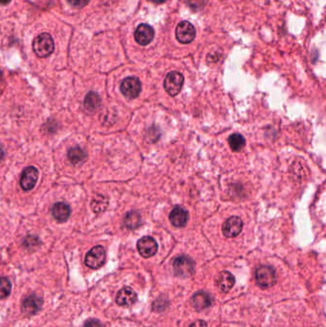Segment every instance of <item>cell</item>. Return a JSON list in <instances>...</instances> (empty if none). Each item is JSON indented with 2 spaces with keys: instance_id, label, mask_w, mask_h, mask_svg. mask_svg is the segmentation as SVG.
<instances>
[{
  "instance_id": "6",
  "label": "cell",
  "mask_w": 326,
  "mask_h": 327,
  "mask_svg": "<svg viewBox=\"0 0 326 327\" xmlns=\"http://www.w3.org/2000/svg\"><path fill=\"white\" fill-rule=\"evenodd\" d=\"M175 34L179 43L189 44L194 40L196 36V30L189 21H182L177 25Z\"/></svg>"
},
{
  "instance_id": "2",
  "label": "cell",
  "mask_w": 326,
  "mask_h": 327,
  "mask_svg": "<svg viewBox=\"0 0 326 327\" xmlns=\"http://www.w3.org/2000/svg\"><path fill=\"white\" fill-rule=\"evenodd\" d=\"M256 280L262 288H270L276 281L275 269L271 266L258 267L256 272Z\"/></svg>"
},
{
  "instance_id": "30",
  "label": "cell",
  "mask_w": 326,
  "mask_h": 327,
  "mask_svg": "<svg viewBox=\"0 0 326 327\" xmlns=\"http://www.w3.org/2000/svg\"><path fill=\"white\" fill-rule=\"evenodd\" d=\"M152 2H154L156 4H160V3H163L166 0H151Z\"/></svg>"
},
{
  "instance_id": "12",
  "label": "cell",
  "mask_w": 326,
  "mask_h": 327,
  "mask_svg": "<svg viewBox=\"0 0 326 327\" xmlns=\"http://www.w3.org/2000/svg\"><path fill=\"white\" fill-rule=\"evenodd\" d=\"M43 299L36 295H29L22 301V311L27 315H34L42 309Z\"/></svg>"
},
{
  "instance_id": "13",
  "label": "cell",
  "mask_w": 326,
  "mask_h": 327,
  "mask_svg": "<svg viewBox=\"0 0 326 327\" xmlns=\"http://www.w3.org/2000/svg\"><path fill=\"white\" fill-rule=\"evenodd\" d=\"M137 301V294L130 287H124L116 296V302L120 306H130Z\"/></svg>"
},
{
  "instance_id": "10",
  "label": "cell",
  "mask_w": 326,
  "mask_h": 327,
  "mask_svg": "<svg viewBox=\"0 0 326 327\" xmlns=\"http://www.w3.org/2000/svg\"><path fill=\"white\" fill-rule=\"evenodd\" d=\"M154 34V30L151 26L147 24H140L135 30L134 37L138 44L142 46H146L153 40Z\"/></svg>"
},
{
  "instance_id": "31",
  "label": "cell",
  "mask_w": 326,
  "mask_h": 327,
  "mask_svg": "<svg viewBox=\"0 0 326 327\" xmlns=\"http://www.w3.org/2000/svg\"><path fill=\"white\" fill-rule=\"evenodd\" d=\"M1 79H2V72L0 71V81H1Z\"/></svg>"
},
{
  "instance_id": "15",
  "label": "cell",
  "mask_w": 326,
  "mask_h": 327,
  "mask_svg": "<svg viewBox=\"0 0 326 327\" xmlns=\"http://www.w3.org/2000/svg\"><path fill=\"white\" fill-rule=\"evenodd\" d=\"M235 279L234 276L227 271H223L221 272L217 278H216V285L219 288V290H221L222 292L227 293L229 292L232 288V286L234 285Z\"/></svg>"
},
{
  "instance_id": "17",
  "label": "cell",
  "mask_w": 326,
  "mask_h": 327,
  "mask_svg": "<svg viewBox=\"0 0 326 327\" xmlns=\"http://www.w3.org/2000/svg\"><path fill=\"white\" fill-rule=\"evenodd\" d=\"M192 304L196 310L206 309L212 304V297L205 292H198L192 297Z\"/></svg>"
},
{
  "instance_id": "28",
  "label": "cell",
  "mask_w": 326,
  "mask_h": 327,
  "mask_svg": "<svg viewBox=\"0 0 326 327\" xmlns=\"http://www.w3.org/2000/svg\"><path fill=\"white\" fill-rule=\"evenodd\" d=\"M10 1H11V0H0V3H1V4H3V5H6V4L10 3Z\"/></svg>"
},
{
  "instance_id": "14",
  "label": "cell",
  "mask_w": 326,
  "mask_h": 327,
  "mask_svg": "<svg viewBox=\"0 0 326 327\" xmlns=\"http://www.w3.org/2000/svg\"><path fill=\"white\" fill-rule=\"evenodd\" d=\"M189 219L188 212L182 207H175L170 215V220L175 227H184Z\"/></svg>"
},
{
  "instance_id": "22",
  "label": "cell",
  "mask_w": 326,
  "mask_h": 327,
  "mask_svg": "<svg viewBox=\"0 0 326 327\" xmlns=\"http://www.w3.org/2000/svg\"><path fill=\"white\" fill-rule=\"evenodd\" d=\"M12 284L7 277H0V299H5L11 294Z\"/></svg>"
},
{
  "instance_id": "18",
  "label": "cell",
  "mask_w": 326,
  "mask_h": 327,
  "mask_svg": "<svg viewBox=\"0 0 326 327\" xmlns=\"http://www.w3.org/2000/svg\"><path fill=\"white\" fill-rule=\"evenodd\" d=\"M101 106V98L95 92H89L85 99V107L88 111H95Z\"/></svg>"
},
{
  "instance_id": "21",
  "label": "cell",
  "mask_w": 326,
  "mask_h": 327,
  "mask_svg": "<svg viewBox=\"0 0 326 327\" xmlns=\"http://www.w3.org/2000/svg\"><path fill=\"white\" fill-rule=\"evenodd\" d=\"M141 224V215L137 212H129L125 217V225L127 228L133 230Z\"/></svg>"
},
{
  "instance_id": "19",
  "label": "cell",
  "mask_w": 326,
  "mask_h": 327,
  "mask_svg": "<svg viewBox=\"0 0 326 327\" xmlns=\"http://www.w3.org/2000/svg\"><path fill=\"white\" fill-rule=\"evenodd\" d=\"M86 152L78 146L70 148L68 151L69 160L73 165L83 163L86 160Z\"/></svg>"
},
{
  "instance_id": "9",
  "label": "cell",
  "mask_w": 326,
  "mask_h": 327,
  "mask_svg": "<svg viewBox=\"0 0 326 327\" xmlns=\"http://www.w3.org/2000/svg\"><path fill=\"white\" fill-rule=\"evenodd\" d=\"M243 228V222L240 217L232 216L224 222L222 226V232L224 235L228 238H232L237 236Z\"/></svg>"
},
{
  "instance_id": "8",
  "label": "cell",
  "mask_w": 326,
  "mask_h": 327,
  "mask_svg": "<svg viewBox=\"0 0 326 327\" xmlns=\"http://www.w3.org/2000/svg\"><path fill=\"white\" fill-rule=\"evenodd\" d=\"M137 249L143 258L153 257L158 251V244L154 238L150 236H144L138 241Z\"/></svg>"
},
{
  "instance_id": "5",
  "label": "cell",
  "mask_w": 326,
  "mask_h": 327,
  "mask_svg": "<svg viewBox=\"0 0 326 327\" xmlns=\"http://www.w3.org/2000/svg\"><path fill=\"white\" fill-rule=\"evenodd\" d=\"M173 270L179 276H189L194 272V261L186 256H181L175 258L173 261Z\"/></svg>"
},
{
  "instance_id": "26",
  "label": "cell",
  "mask_w": 326,
  "mask_h": 327,
  "mask_svg": "<svg viewBox=\"0 0 326 327\" xmlns=\"http://www.w3.org/2000/svg\"><path fill=\"white\" fill-rule=\"evenodd\" d=\"M84 327H103V324L98 319H88Z\"/></svg>"
},
{
  "instance_id": "24",
  "label": "cell",
  "mask_w": 326,
  "mask_h": 327,
  "mask_svg": "<svg viewBox=\"0 0 326 327\" xmlns=\"http://www.w3.org/2000/svg\"><path fill=\"white\" fill-rule=\"evenodd\" d=\"M189 8L193 11H200L205 7L207 0H187Z\"/></svg>"
},
{
  "instance_id": "27",
  "label": "cell",
  "mask_w": 326,
  "mask_h": 327,
  "mask_svg": "<svg viewBox=\"0 0 326 327\" xmlns=\"http://www.w3.org/2000/svg\"><path fill=\"white\" fill-rule=\"evenodd\" d=\"M189 327H208V325H207L206 321H204L202 319H199V320L192 322Z\"/></svg>"
},
{
  "instance_id": "20",
  "label": "cell",
  "mask_w": 326,
  "mask_h": 327,
  "mask_svg": "<svg viewBox=\"0 0 326 327\" xmlns=\"http://www.w3.org/2000/svg\"><path fill=\"white\" fill-rule=\"evenodd\" d=\"M245 138L238 133H234L229 138V145L233 151H240L245 146Z\"/></svg>"
},
{
  "instance_id": "25",
  "label": "cell",
  "mask_w": 326,
  "mask_h": 327,
  "mask_svg": "<svg viewBox=\"0 0 326 327\" xmlns=\"http://www.w3.org/2000/svg\"><path fill=\"white\" fill-rule=\"evenodd\" d=\"M89 0H68L69 3L74 6V7H77V8H83L86 5H87Z\"/></svg>"
},
{
  "instance_id": "4",
  "label": "cell",
  "mask_w": 326,
  "mask_h": 327,
  "mask_svg": "<svg viewBox=\"0 0 326 327\" xmlns=\"http://www.w3.org/2000/svg\"><path fill=\"white\" fill-rule=\"evenodd\" d=\"M105 258L106 254L104 248L102 246H96L87 253L85 262L86 266L91 269H99L104 264Z\"/></svg>"
},
{
  "instance_id": "3",
  "label": "cell",
  "mask_w": 326,
  "mask_h": 327,
  "mask_svg": "<svg viewBox=\"0 0 326 327\" xmlns=\"http://www.w3.org/2000/svg\"><path fill=\"white\" fill-rule=\"evenodd\" d=\"M184 85V76L179 72H171L167 75L164 81V87L169 94L174 97L179 94Z\"/></svg>"
},
{
  "instance_id": "29",
  "label": "cell",
  "mask_w": 326,
  "mask_h": 327,
  "mask_svg": "<svg viewBox=\"0 0 326 327\" xmlns=\"http://www.w3.org/2000/svg\"><path fill=\"white\" fill-rule=\"evenodd\" d=\"M3 156H4V151H3V149L0 147V161L3 159Z\"/></svg>"
},
{
  "instance_id": "11",
  "label": "cell",
  "mask_w": 326,
  "mask_h": 327,
  "mask_svg": "<svg viewBox=\"0 0 326 327\" xmlns=\"http://www.w3.org/2000/svg\"><path fill=\"white\" fill-rule=\"evenodd\" d=\"M38 179V171L34 167H28L25 169L21 178H20V186L24 190H30L33 189Z\"/></svg>"
},
{
  "instance_id": "7",
  "label": "cell",
  "mask_w": 326,
  "mask_h": 327,
  "mask_svg": "<svg viewBox=\"0 0 326 327\" xmlns=\"http://www.w3.org/2000/svg\"><path fill=\"white\" fill-rule=\"evenodd\" d=\"M142 90V84L136 77L125 78L120 84V91L129 99L137 98Z\"/></svg>"
},
{
  "instance_id": "23",
  "label": "cell",
  "mask_w": 326,
  "mask_h": 327,
  "mask_svg": "<svg viewBox=\"0 0 326 327\" xmlns=\"http://www.w3.org/2000/svg\"><path fill=\"white\" fill-rule=\"evenodd\" d=\"M91 206H92V209L94 210L96 213H101L107 206V201L103 196H97L92 201Z\"/></svg>"
},
{
  "instance_id": "1",
  "label": "cell",
  "mask_w": 326,
  "mask_h": 327,
  "mask_svg": "<svg viewBox=\"0 0 326 327\" xmlns=\"http://www.w3.org/2000/svg\"><path fill=\"white\" fill-rule=\"evenodd\" d=\"M33 49L39 58H46L50 56L55 49V44L51 35L44 33L36 36L33 43Z\"/></svg>"
},
{
  "instance_id": "16",
  "label": "cell",
  "mask_w": 326,
  "mask_h": 327,
  "mask_svg": "<svg viewBox=\"0 0 326 327\" xmlns=\"http://www.w3.org/2000/svg\"><path fill=\"white\" fill-rule=\"evenodd\" d=\"M52 214L58 221L64 222L68 219L69 216L71 215V210L67 204L63 202H59L53 207Z\"/></svg>"
}]
</instances>
